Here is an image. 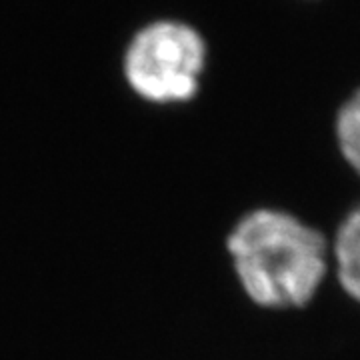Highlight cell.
Instances as JSON below:
<instances>
[{
  "mask_svg": "<svg viewBox=\"0 0 360 360\" xmlns=\"http://www.w3.org/2000/svg\"><path fill=\"white\" fill-rule=\"evenodd\" d=\"M226 246L245 292L264 309L304 307L326 274V238L284 210L246 214Z\"/></svg>",
  "mask_w": 360,
  "mask_h": 360,
  "instance_id": "1",
  "label": "cell"
},
{
  "mask_svg": "<svg viewBox=\"0 0 360 360\" xmlns=\"http://www.w3.org/2000/svg\"><path fill=\"white\" fill-rule=\"evenodd\" d=\"M206 65L205 39L180 20H155L130 39L122 75L130 90L153 104L188 103L200 89Z\"/></svg>",
  "mask_w": 360,
  "mask_h": 360,
  "instance_id": "2",
  "label": "cell"
},
{
  "mask_svg": "<svg viewBox=\"0 0 360 360\" xmlns=\"http://www.w3.org/2000/svg\"><path fill=\"white\" fill-rule=\"evenodd\" d=\"M338 283L348 296L360 302V205L350 210L335 238Z\"/></svg>",
  "mask_w": 360,
  "mask_h": 360,
  "instance_id": "3",
  "label": "cell"
},
{
  "mask_svg": "<svg viewBox=\"0 0 360 360\" xmlns=\"http://www.w3.org/2000/svg\"><path fill=\"white\" fill-rule=\"evenodd\" d=\"M336 139L340 153L360 176V90H356L336 118Z\"/></svg>",
  "mask_w": 360,
  "mask_h": 360,
  "instance_id": "4",
  "label": "cell"
}]
</instances>
